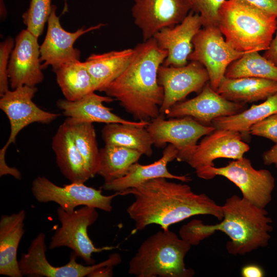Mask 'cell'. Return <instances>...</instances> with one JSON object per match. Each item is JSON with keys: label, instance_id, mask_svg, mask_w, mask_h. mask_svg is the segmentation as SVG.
<instances>
[{"label": "cell", "instance_id": "cell-1", "mask_svg": "<svg viewBox=\"0 0 277 277\" xmlns=\"http://www.w3.org/2000/svg\"><path fill=\"white\" fill-rule=\"evenodd\" d=\"M131 194L134 201L126 209L135 223L133 232L151 224L167 230L172 224L197 215H210L221 221L222 207L204 193L194 192L186 184L155 178L118 192Z\"/></svg>", "mask_w": 277, "mask_h": 277}, {"label": "cell", "instance_id": "cell-2", "mask_svg": "<svg viewBox=\"0 0 277 277\" xmlns=\"http://www.w3.org/2000/svg\"><path fill=\"white\" fill-rule=\"evenodd\" d=\"M133 49L127 67L104 92L118 101L135 120L149 122L161 116L164 89L158 83L157 72L167 52L153 37L138 43Z\"/></svg>", "mask_w": 277, "mask_h": 277}, {"label": "cell", "instance_id": "cell-3", "mask_svg": "<svg viewBox=\"0 0 277 277\" xmlns=\"http://www.w3.org/2000/svg\"><path fill=\"white\" fill-rule=\"evenodd\" d=\"M222 207L223 217L220 223L206 225L201 220L193 219L181 227L180 237L195 246L215 231H222L230 238L226 245L227 252L234 255H244L268 246L272 220L265 208L236 195L227 198Z\"/></svg>", "mask_w": 277, "mask_h": 277}, {"label": "cell", "instance_id": "cell-4", "mask_svg": "<svg viewBox=\"0 0 277 277\" xmlns=\"http://www.w3.org/2000/svg\"><path fill=\"white\" fill-rule=\"evenodd\" d=\"M217 26L228 44L241 52L267 50L277 28V18L246 0H226Z\"/></svg>", "mask_w": 277, "mask_h": 277}, {"label": "cell", "instance_id": "cell-5", "mask_svg": "<svg viewBox=\"0 0 277 277\" xmlns=\"http://www.w3.org/2000/svg\"><path fill=\"white\" fill-rule=\"evenodd\" d=\"M191 246L173 231L162 229L139 246L128 265V273L137 277H192L184 259Z\"/></svg>", "mask_w": 277, "mask_h": 277}, {"label": "cell", "instance_id": "cell-6", "mask_svg": "<svg viewBox=\"0 0 277 277\" xmlns=\"http://www.w3.org/2000/svg\"><path fill=\"white\" fill-rule=\"evenodd\" d=\"M201 179L209 180L222 176L234 184L242 197L256 206L265 208L272 200L275 179L267 169H255L249 159L242 157L223 167L209 166L195 171Z\"/></svg>", "mask_w": 277, "mask_h": 277}, {"label": "cell", "instance_id": "cell-7", "mask_svg": "<svg viewBox=\"0 0 277 277\" xmlns=\"http://www.w3.org/2000/svg\"><path fill=\"white\" fill-rule=\"evenodd\" d=\"M96 208L84 206L73 212L66 211L58 207L57 214L61 224L51 238L50 249L67 247L74 251L88 265L95 264L93 253L116 248L114 246L97 248L95 246L88 234V228L97 220Z\"/></svg>", "mask_w": 277, "mask_h": 277}, {"label": "cell", "instance_id": "cell-8", "mask_svg": "<svg viewBox=\"0 0 277 277\" xmlns=\"http://www.w3.org/2000/svg\"><path fill=\"white\" fill-rule=\"evenodd\" d=\"M45 234L39 233L31 242L27 252L23 253L18 261V265L23 276L34 277H84L99 268L115 266L122 262L117 253L110 254L109 258L98 264L85 266L76 262L78 256L72 251L68 263L62 266H52L47 260Z\"/></svg>", "mask_w": 277, "mask_h": 277}, {"label": "cell", "instance_id": "cell-9", "mask_svg": "<svg viewBox=\"0 0 277 277\" xmlns=\"http://www.w3.org/2000/svg\"><path fill=\"white\" fill-rule=\"evenodd\" d=\"M31 191L39 202H54L67 212L74 211L80 206L94 207L106 212L112 209V201L120 194H102L101 189L86 186L84 183H70L59 186L47 177L38 176L33 181Z\"/></svg>", "mask_w": 277, "mask_h": 277}, {"label": "cell", "instance_id": "cell-10", "mask_svg": "<svg viewBox=\"0 0 277 277\" xmlns=\"http://www.w3.org/2000/svg\"><path fill=\"white\" fill-rule=\"evenodd\" d=\"M193 50L188 60L201 64L209 76V82L216 90L228 66L245 52L233 49L224 38L217 26L203 27L193 39Z\"/></svg>", "mask_w": 277, "mask_h": 277}, {"label": "cell", "instance_id": "cell-11", "mask_svg": "<svg viewBox=\"0 0 277 277\" xmlns=\"http://www.w3.org/2000/svg\"><path fill=\"white\" fill-rule=\"evenodd\" d=\"M146 128L154 146L163 148L167 143L173 145L178 150L176 160L185 162L194 151L198 140L215 130L188 116L169 120L159 116L149 122Z\"/></svg>", "mask_w": 277, "mask_h": 277}, {"label": "cell", "instance_id": "cell-12", "mask_svg": "<svg viewBox=\"0 0 277 277\" xmlns=\"http://www.w3.org/2000/svg\"><path fill=\"white\" fill-rule=\"evenodd\" d=\"M37 89L27 85L7 91L0 99V108L8 117L10 133L6 144L0 150L1 157H5L9 146L15 142L19 132L29 125L38 123L49 124L60 114L43 110L32 98Z\"/></svg>", "mask_w": 277, "mask_h": 277}, {"label": "cell", "instance_id": "cell-13", "mask_svg": "<svg viewBox=\"0 0 277 277\" xmlns=\"http://www.w3.org/2000/svg\"><path fill=\"white\" fill-rule=\"evenodd\" d=\"M157 81L164 89V100L160 107L164 117L169 109L188 95L199 93L209 81L205 67L196 61L181 67L161 65L158 69Z\"/></svg>", "mask_w": 277, "mask_h": 277}, {"label": "cell", "instance_id": "cell-14", "mask_svg": "<svg viewBox=\"0 0 277 277\" xmlns=\"http://www.w3.org/2000/svg\"><path fill=\"white\" fill-rule=\"evenodd\" d=\"M131 14L143 41L180 23L191 11L189 0H133Z\"/></svg>", "mask_w": 277, "mask_h": 277}, {"label": "cell", "instance_id": "cell-15", "mask_svg": "<svg viewBox=\"0 0 277 277\" xmlns=\"http://www.w3.org/2000/svg\"><path fill=\"white\" fill-rule=\"evenodd\" d=\"M38 37L27 29L16 37L8 67L12 89L27 85L34 87L44 78L40 60Z\"/></svg>", "mask_w": 277, "mask_h": 277}, {"label": "cell", "instance_id": "cell-16", "mask_svg": "<svg viewBox=\"0 0 277 277\" xmlns=\"http://www.w3.org/2000/svg\"><path fill=\"white\" fill-rule=\"evenodd\" d=\"M56 10V7L52 5L46 35L40 46V60L44 62L42 69L49 66L54 68L68 62L80 61L81 53L74 48L75 42L83 34L105 26L100 23L87 29L82 27L73 32H68L62 28Z\"/></svg>", "mask_w": 277, "mask_h": 277}, {"label": "cell", "instance_id": "cell-17", "mask_svg": "<svg viewBox=\"0 0 277 277\" xmlns=\"http://www.w3.org/2000/svg\"><path fill=\"white\" fill-rule=\"evenodd\" d=\"M243 137L238 131L215 129L196 145L186 162L196 171L214 166L213 161L219 158L240 159L250 149Z\"/></svg>", "mask_w": 277, "mask_h": 277}, {"label": "cell", "instance_id": "cell-18", "mask_svg": "<svg viewBox=\"0 0 277 277\" xmlns=\"http://www.w3.org/2000/svg\"><path fill=\"white\" fill-rule=\"evenodd\" d=\"M245 104L229 101L219 94L207 83L198 95L180 102L167 111V118L190 116L200 123L211 124L217 117L230 116L242 111Z\"/></svg>", "mask_w": 277, "mask_h": 277}, {"label": "cell", "instance_id": "cell-19", "mask_svg": "<svg viewBox=\"0 0 277 277\" xmlns=\"http://www.w3.org/2000/svg\"><path fill=\"white\" fill-rule=\"evenodd\" d=\"M203 27L201 16L190 11L179 24L163 28L153 36L160 48L167 52L163 65L181 67L188 64L193 50V39Z\"/></svg>", "mask_w": 277, "mask_h": 277}, {"label": "cell", "instance_id": "cell-20", "mask_svg": "<svg viewBox=\"0 0 277 277\" xmlns=\"http://www.w3.org/2000/svg\"><path fill=\"white\" fill-rule=\"evenodd\" d=\"M177 154V149L173 145L169 144L165 148L162 156L159 160L146 165L137 162L133 164L125 175L112 182L104 183L102 189L121 192L155 178H166L189 182L191 181V178L187 174L175 175L170 173L167 169L168 163L176 159Z\"/></svg>", "mask_w": 277, "mask_h": 277}, {"label": "cell", "instance_id": "cell-21", "mask_svg": "<svg viewBox=\"0 0 277 277\" xmlns=\"http://www.w3.org/2000/svg\"><path fill=\"white\" fill-rule=\"evenodd\" d=\"M115 100L109 96H102L94 92L81 98L70 101L60 99L57 106L62 110L64 115L81 122L137 124L138 122L125 120L113 113L112 109L105 106L103 103H110Z\"/></svg>", "mask_w": 277, "mask_h": 277}, {"label": "cell", "instance_id": "cell-22", "mask_svg": "<svg viewBox=\"0 0 277 277\" xmlns=\"http://www.w3.org/2000/svg\"><path fill=\"white\" fill-rule=\"evenodd\" d=\"M51 146L61 173L70 183H85L92 177L65 121L52 137Z\"/></svg>", "mask_w": 277, "mask_h": 277}, {"label": "cell", "instance_id": "cell-23", "mask_svg": "<svg viewBox=\"0 0 277 277\" xmlns=\"http://www.w3.org/2000/svg\"><path fill=\"white\" fill-rule=\"evenodd\" d=\"M26 212L22 209L10 215H2L0 220V274L22 277L17 259V251L24 232Z\"/></svg>", "mask_w": 277, "mask_h": 277}, {"label": "cell", "instance_id": "cell-24", "mask_svg": "<svg viewBox=\"0 0 277 277\" xmlns=\"http://www.w3.org/2000/svg\"><path fill=\"white\" fill-rule=\"evenodd\" d=\"M216 91L232 102L252 103L266 100L277 93V81L253 77L229 78L225 76Z\"/></svg>", "mask_w": 277, "mask_h": 277}, {"label": "cell", "instance_id": "cell-25", "mask_svg": "<svg viewBox=\"0 0 277 277\" xmlns=\"http://www.w3.org/2000/svg\"><path fill=\"white\" fill-rule=\"evenodd\" d=\"M134 54L133 48L92 54L85 64L95 91H104L126 69Z\"/></svg>", "mask_w": 277, "mask_h": 277}, {"label": "cell", "instance_id": "cell-26", "mask_svg": "<svg viewBox=\"0 0 277 277\" xmlns=\"http://www.w3.org/2000/svg\"><path fill=\"white\" fill-rule=\"evenodd\" d=\"M148 124L141 121L137 124H106L102 129V137L105 145L128 148L151 156L153 144L146 128Z\"/></svg>", "mask_w": 277, "mask_h": 277}, {"label": "cell", "instance_id": "cell-27", "mask_svg": "<svg viewBox=\"0 0 277 277\" xmlns=\"http://www.w3.org/2000/svg\"><path fill=\"white\" fill-rule=\"evenodd\" d=\"M66 99L74 101L95 91L85 62L70 61L53 68Z\"/></svg>", "mask_w": 277, "mask_h": 277}, {"label": "cell", "instance_id": "cell-28", "mask_svg": "<svg viewBox=\"0 0 277 277\" xmlns=\"http://www.w3.org/2000/svg\"><path fill=\"white\" fill-rule=\"evenodd\" d=\"M277 112V93L263 103L230 116L214 119L212 126L217 129H227L240 132L243 137L250 134V128L267 117Z\"/></svg>", "mask_w": 277, "mask_h": 277}, {"label": "cell", "instance_id": "cell-29", "mask_svg": "<svg viewBox=\"0 0 277 277\" xmlns=\"http://www.w3.org/2000/svg\"><path fill=\"white\" fill-rule=\"evenodd\" d=\"M100 153L97 174L103 178L104 183L125 175L131 166L137 162L143 155L135 150L113 145H105Z\"/></svg>", "mask_w": 277, "mask_h": 277}, {"label": "cell", "instance_id": "cell-30", "mask_svg": "<svg viewBox=\"0 0 277 277\" xmlns=\"http://www.w3.org/2000/svg\"><path fill=\"white\" fill-rule=\"evenodd\" d=\"M67 123L74 144L92 177L97 174L100 153L92 123L77 122L67 117Z\"/></svg>", "mask_w": 277, "mask_h": 277}, {"label": "cell", "instance_id": "cell-31", "mask_svg": "<svg viewBox=\"0 0 277 277\" xmlns=\"http://www.w3.org/2000/svg\"><path fill=\"white\" fill-rule=\"evenodd\" d=\"M225 76L229 78L253 77L277 81V65L258 51L248 52L228 66Z\"/></svg>", "mask_w": 277, "mask_h": 277}, {"label": "cell", "instance_id": "cell-32", "mask_svg": "<svg viewBox=\"0 0 277 277\" xmlns=\"http://www.w3.org/2000/svg\"><path fill=\"white\" fill-rule=\"evenodd\" d=\"M52 7L51 0H31L28 9L22 15L27 29L38 38L48 21Z\"/></svg>", "mask_w": 277, "mask_h": 277}, {"label": "cell", "instance_id": "cell-33", "mask_svg": "<svg viewBox=\"0 0 277 277\" xmlns=\"http://www.w3.org/2000/svg\"><path fill=\"white\" fill-rule=\"evenodd\" d=\"M226 0H189L191 11L200 15L203 27L217 26L219 13Z\"/></svg>", "mask_w": 277, "mask_h": 277}, {"label": "cell", "instance_id": "cell-34", "mask_svg": "<svg viewBox=\"0 0 277 277\" xmlns=\"http://www.w3.org/2000/svg\"><path fill=\"white\" fill-rule=\"evenodd\" d=\"M14 41L8 38L0 44V95L2 96L9 90L8 75V60L14 48Z\"/></svg>", "mask_w": 277, "mask_h": 277}, {"label": "cell", "instance_id": "cell-35", "mask_svg": "<svg viewBox=\"0 0 277 277\" xmlns=\"http://www.w3.org/2000/svg\"><path fill=\"white\" fill-rule=\"evenodd\" d=\"M250 134L268 138L277 143V112L253 125Z\"/></svg>", "mask_w": 277, "mask_h": 277}, {"label": "cell", "instance_id": "cell-36", "mask_svg": "<svg viewBox=\"0 0 277 277\" xmlns=\"http://www.w3.org/2000/svg\"><path fill=\"white\" fill-rule=\"evenodd\" d=\"M277 18V0H246Z\"/></svg>", "mask_w": 277, "mask_h": 277}, {"label": "cell", "instance_id": "cell-37", "mask_svg": "<svg viewBox=\"0 0 277 277\" xmlns=\"http://www.w3.org/2000/svg\"><path fill=\"white\" fill-rule=\"evenodd\" d=\"M241 274L243 277H263L264 271L258 265L248 264L242 268Z\"/></svg>", "mask_w": 277, "mask_h": 277}, {"label": "cell", "instance_id": "cell-38", "mask_svg": "<svg viewBox=\"0 0 277 277\" xmlns=\"http://www.w3.org/2000/svg\"><path fill=\"white\" fill-rule=\"evenodd\" d=\"M262 160L265 165H273L277 169V143L263 153Z\"/></svg>", "mask_w": 277, "mask_h": 277}, {"label": "cell", "instance_id": "cell-39", "mask_svg": "<svg viewBox=\"0 0 277 277\" xmlns=\"http://www.w3.org/2000/svg\"><path fill=\"white\" fill-rule=\"evenodd\" d=\"M275 35L273 37L269 48L263 55L265 58L277 65V28Z\"/></svg>", "mask_w": 277, "mask_h": 277}, {"label": "cell", "instance_id": "cell-40", "mask_svg": "<svg viewBox=\"0 0 277 277\" xmlns=\"http://www.w3.org/2000/svg\"><path fill=\"white\" fill-rule=\"evenodd\" d=\"M113 267L112 266H107L99 268L92 273L89 277L112 276L113 275Z\"/></svg>", "mask_w": 277, "mask_h": 277}]
</instances>
